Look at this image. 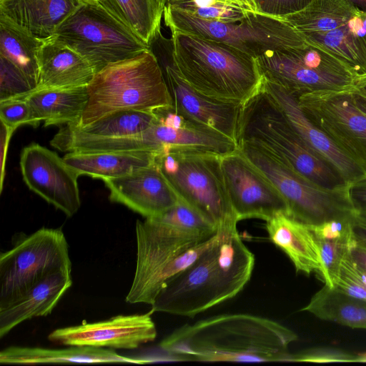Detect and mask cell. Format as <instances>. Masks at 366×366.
<instances>
[{
	"label": "cell",
	"instance_id": "1",
	"mask_svg": "<svg viewBox=\"0 0 366 366\" xmlns=\"http://www.w3.org/2000/svg\"><path fill=\"white\" fill-rule=\"evenodd\" d=\"M297 335L272 320L223 314L186 324L159 343L172 360L199 362H292L289 346Z\"/></svg>",
	"mask_w": 366,
	"mask_h": 366
},
{
	"label": "cell",
	"instance_id": "2",
	"mask_svg": "<svg viewBox=\"0 0 366 366\" xmlns=\"http://www.w3.org/2000/svg\"><path fill=\"white\" fill-rule=\"evenodd\" d=\"M237 224L218 228L216 241L164 284L151 305L154 312L194 317L244 289L255 257L242 241Z\"/></svg>",
	"mask_w": 366,
	"mask_h": 366
},
{
	"label": "cell",
	"instance_id": "3",
	"mask_svg": "<svg viewBox=\"0 0 366 366\" xmlns=\"http://www.w3.org/2000/svg\"><path fill=\"white\" fill-rule=\"evenodd\" d=\"M171 64L199 93L244 104L262 87L257 59L227 44L171 31Z\"/></svg>",
	"mask_w": 366,
	"mask_h": 366
},
{
	"label": "cell",
	"instance_id": "4",
	"mask_svg": "<svg viewBox=\"0 0 366 366\" xmlns=\"http://www.w3.org/2000/svg\"><path fill=\"white\" fill-rule=\"evenodd\" d=\"M217 230L181 199L160 216L137 220L136 269L126 301L152 305L157 279L164 269Z\"/></svg>",
	"mask_w": 366,
	"mask_h": 366
},
{
	"label": "cell",
	"instance_id": "5",
	"mask_svg": "<svg viewBox=\"0 0 366 366\" xmlns=\"http://www.w3.org/2000/svg\"><path fill=\"white\" fill-rule=\"evenodd\" d=\"M87 92L81 121L74 124L80 127L116 112H152L173 105L160 62L150 49L96 73Z\"/></svg>",
	"mask_w": 366,
	"mask_h": 366
},
{
	"label": "cell",
	"instance_id": "6",
	"mask_svg": "<svg viewBox=\"0 0 366 366\" xmlns=\"http://www.w3.org/2000/svg\"><path fill=\"white\" fill-rule=\"evenodd\" d=\"M246 142L271 153L294 171L327 189L350 187L341 175L314 153L262 86L242 105L237 143Z\"/></svg>",
	"mask_w": 366,
	"mask_h": 366
},
{
	"label": "cell",
	"instance_id": "7",
	"mask_svg": "<svg viewBox=\"0 0 366 366\" xmlns=\"http://www.w3.org/2000/svg\"><path fill=\"white\" fill-rule=\"evenodd\" d=\"M282 19L359 79L366 76V11L350 0H311L303 9Z\"/></svg>",
	"mask_w": 366,
	"mask_h": 366
},
{
	"label": "cell",
	"instance_id": "8",
	"mask_svg": "<svg viewBox=\"0 0 366 366\" xmlns=\"http://www.w3.org/2000/svg\"><path fill=\"white\" fill-rule=\"evenodd\" d=\"M220 155L168 150L155 164L179 198L217 229L237 223L224 185Z\"/></svg>",
	"mask_w": 366,
	"mask_h": 366
},
{
	"label": "cell",
	"instance_id": "9",
	"mask_svg": "<svg viewBox=\"0 0 366 366\" xmlns=\"http://www.w3.org/2000/svg\"><path fill=\"white\" fill-rule=\"evenodd\" d=\"M52 38L82 56L95 74L149 49L130 27L105 9L84 1L61 22Z\"/></svg>",
	"mask_w": 366,
	"mask_h": 366
},
{
	"label": "cell",
	"instance_id": "10",
	"mask_svg": "<svg viewBox=\"0 0 366 366\" xmlns=\"http://www.w3.org/2000/svg\"><path fill=\"white\" fill-rule=\"evenodd\" d=\"M239 149L276 187L285 199L287 214L310 225L334 219L354 218L356 211L350 187L331 190L305 178L265 149L246 142Z\"/></svg>",
	"mask_w": 366,
	"mask_h": 366
},
{
	"label": "cell",
	"instance_id": "11",
	"mask_svg": "<svg viewBox=\"0 0 366 366\" xmlns=\"http://www.w3.org/2000/svg\"><path fill=\"white\" fill-rule=\"evenodd\" d=\"M163 21L170 31H182L221 42L256 59L269 51L307 43L284 19L261 14L225 22L199 19L166 6Z\"/></svg>",
	"mask_w": 366,
	"mask_h": 366
},
{
	"label": "cell",
	"instance_id": "12",
	"mask_svg": "<svg viewBox=\"0 0 366 366\" xmlns=\"http://www.w3.org/2000/svg\"><path fill=\"white\" fill-rule=\"evenodd\" d=\"M262 76L298 95L354 88L359 79L342 61L310 44L267 51L257 58Z\"/></svg>",
	"mask_w": 366,
	"mask_h": 366
},
{
	"label": "cell",
	"instance_id": "13",
	"mask_svg": "<svg viewBox=\"0 0 366 366\" xmlns=\"http://www.w3.org/2000/svg\"><path fill=\"white\" fill-rule=\"evenodd\" d=\"M71 269L69 246L59 229L41 228L0 256V309L50 274Z\"/></svg>",
	"mask_w": 366,
	"mask_h": 366
},
{
	"label": "cell",
	"instance_id": "14",
	"mask_svg": "<svg viewBox=\"0 0 366 366\" xmlns=\"http://www.w3.org/2000/svg\"><path fill=\"white\" fill-rule=\"evenodd\" d=\"M352 89L306 92L298 95V102L307 118L366 171V115L357 106Z\"/></svg>",
	"mask_w": 366,
	"mask_h": 366
},
{
	"label": "cell",
	"instance_id": "15",
	"mask_svg": "<svg viewBox=\"0 0 366 366\" xmlns=\"http://www.w3.org/2000/svg\"><path fill=\"white\" fill-rule=\"evenodd\" d=\"M224 185L237 221L257 218L267 221L287 214L286 202L274 184L237 148L221 156Z\"/></svg>",
	"mask_w": 366,
	"mask_h": 366
},
{
	"label": "cell",
	"instance_id": "16",
	"mask_svg": "<svg viewBox=\"0 0 366 366\" xmlns=\"http://www.w3.org/2000/svg\"><path fill=\"white\" fill-rule=\"evenodd\" d=\"M27 187L47 202L71 217L81 206L79 175L56 153L39 144L25 147L20 157Z\"/></svg>",
	"mask_w": 366,
	"mask_h": 366
},
{
	"label": "cell",
	"instance_id": "17",
	"mask_svg": "<svg viewBox=\"0 0 366 366\" xmlns=\"http://www.w3.org/2000/svg\"><path fill=\"white\" fill-rule=\"evenodd\" d=\"M153 312L151 310L145 314L118 315L97 322L59 328L51 332L48 338L68 346L135 349L157 337Z\"/></svg>",
	"mask_w": 366,
	"mask_h": 366
},
{
	"label": "cell",
	"instance_id": "18",
	"mask_svg": "<svg viewBox=\"0 0 366 366\" xmlns=\"http://www.w3.org/2000/svg\"><path fill=\"white\" fill-rule=\"evenodd\" d=\"M262 86L273 98L303 142L331 165L351 186L366 180V171L343 153L305 115L298 102V94L263 78Z\"/></svg>",
	"mask_w": 366,
	"mask_h": 366
},
{
	"label": "cell",
	"instance_id": "19",
	"mask_svg": "<svg viewBox=\"0 0 366 366\" xmlns=\"http://www.w3.org/2000/svg\"><path fill=\"white\" fill-rule=\"evenodd\" d=\"M152 113L154 121L147 132L158 153L194 151L223 156L238 148L234 141L194 123L177 112L173 105L159 108Z\"/></svg>",
	"mask_w": 366,
	"mask_h": 366
},
{
	"label": "cell",
	"instance_id": "20",
	"mask_svg": "<svg viewBox=\"0 0 366 366\" xmlns=\"http://www.w3.org/2000/svg\"><path fill=\"white\" fill-rule=\"evenodd\" d=\"M164 74L173 107L177 112L194 123L237 142L242 104L217 100L199 93L179 76L171 64L165 66Z\"/></svg>",
	"mask_w": 366,
	"mask_h": 366
},
{
	"label": "cell",
	"instance_id": "21",
	"mask_svg": "<svg viewBox=\"0 0 366 366\" xmlns=\"http://www.w3.org/2000/svg\"><path fill=\"white\" fill-rule=\"evenodd\" d=\"M112 202L122 204L145 218L162 215L180 200L155 162L123 177L103 180Z\"/></svg>",
	"mask_w": 366,
	"mask_h": 366
},
{
	"label": "cell",
	"instance_id": "22",
	"mask_svg": "<svg viewBox=\"0 0 366 366\" xmlns=\"http://www.w3.org/2000/svg\"><path fill=\"white\" fill-rule=\"evenodd\" d=\"M38 58L36 90L86 86L95 74L87 60L53 38L43 41Z\"/></svg>",
	"mask_w": 366,
	"mask_h": 366
},
{
	"label": "cell",
	"instance_id": "23",
	"mask_svg": "<svg viewBox=\"0 0 366 366\" xmlns=\"http://www.w3.org/2000/svg\"><path fill=\"white\" fill-rule=\"evenodd\" d=\"M71 284L69 270L50 274L11 304L0 309V337L25 320L51 314Z\"/></svg>",
	"mask_w": 366,
	"mask_h": 366
},
{
	"label": "cell",
	"instance_id": "24",
	"mask_svg": "<svg viewBox=\"0 0 366 366\" xmlns=\"http://www.w3.org/2000/svg\"><path fill=\"white\" fill-rule=\"evenodd\" d=\"M266 229L271 242L286 254L297 272L320 274V250L311 225L280 212L266 221Z\"/></svg>",
	"mask_w": 366,
	"mask_h": 366
},
{
	"label": "cell",
	"instance_id": "25",
	"mask_svg": "<svg viewBox=\"0 0 366 366\" xmlns=\"http://www.w3.org/2000/svg\"><path fill=\"white\" fill-rule=\"evenodd\" d=\"M81 0H0V16L41 41L53 37L56 29Z\"/></svg>",
	"mask_w": 366,
	"mask_h": 366
},
{
	"label": "cell",
	"instance_id": "26",
	"mask_svg": "<svg viewBox=\"0 0 366 366\" xmlns=\"http://www.w3.org/2000/svg\"><path fill=\"white\" fill-rule=\"evenodd\" d=\"M149 362L148 360L121 355L112 350L89 346H71L65 349L11 346L0 352L1 365Z\"/></svg>",
	"mask_w": 366,
	"mask_h": 366
},
{
	"label": "cell",
	"instance_id": "27",
	"mask_svg": "<svg viewBox=\"0 0 366 366\" xmlns=\"http://www.w3.org/2000/svg\"><path fill=\"white\" fill-rule=\"evenodd\" d=\"M157 154L149 151L71 152L63 159L79 176L104 180L123 177L152 165Z\"/></svg>",
	"mask_w": 366,
	"mask_h": 366
},
{
	"label": "cell",
	"instance_id": "28",
	"mask_svg": "<svg viewBox=\"0 0 366 366\" xmlns=\"http://www.w3.org/2000/svg\"><path fill=\"white\" fill-rule=\"evenodd\" d=\"M87 86L34 89L26 99L35 119L44 127L67 124H79L88 102Z\"/></svg>",
	"mask_w": 366,
	"mask_h": 366
},
{
	"label": "cell",
	"instance_id": "29",
	"mask_svg": "<svg viewBox=\"0 0 366 366\" xmlns=\"http://www.w3.org/2000/svg\"><path fill=\"white\" fill-rule=\"evenodd\" d=\"M154 121L152 112L119 111L84 127L74 124H64L52 139H108L136 135L147 129Z\"/></svg>",
	"mask_w": 366,
	"mask_h": 366
},
{
	"label": "cell",
	"instance_id": "30",
	"mask_svg": "<svg viewBox=\"0 0 366 366\" xmlns=\"http://www.w3.org/2000/svg\"><path fill=\"white\" fill-rule=\"evenodd\" d=\"M99 5L130 27L148 46L161 32L167 0H81Z\"/></svg>",
	"mask_w": 366,
	"mask_h": 366
},
{
	"label": "cell",
	"instance_id": "31",
	"mask_svg": "<svg viewBox=\"0 0 366 366\" xmlns=\"http://www.w3.org/2000/svg\"><path fill=\"white\" fill-rule=\"evenodd\" d=\"M325 321L366 330V301L325 285L300 310Z\"/></svg>",
	"mask_w": 366,
	"mask_h": 366
},
{
	"label": "cell",
	"instance_id": "32",
	"mask_svg": "<svg viewBox=\"0 0 366 366\" xmlns=\"http://www.w3.org/2000/svg\"><path fill=\"white\" fill-rule=\"evenodd\" d=\"M42 43L23 28L0 16V56L21 69L34 89L38 84V55Z\"/></svg>",
	"mask_w": 366,
	"mask_h": 366
},
{
	"label": "cell",
	"instance_id": "33",
	"mask_svg": "<svg viewBox=\"0 0 366 366\" xmlns=\"http://www.w3.org/2000/svg\"><path fill=\"white\" fill-rule=\"evenodd\" d=\"M166 6L199 19L225 22L259 14L246 0H167Z\"/></svg>",
	"mask_w": 366,
	"mask_h": 366
},
{
	"label": "cell",
	"instance_id": "34",
	"mask_svg": "<svg viewBox=\"0 0 366 366\" xmlns=\"http://www.w3.org/2000/svg\"><path fill=\"white\" fill-rule=\"evenodd\" d=\"M352 239H329L317 238L320 259L321 277L325 285L334 287L338 279L343 259L349 253Z\"/></svg>",
	"mask_w": 366,
	"mask_h": 366
},
{
	"label": "cell",
	"instance_id": "35",
	"mask_svg": "<svg viewBox=\"0 0 366 366\" xmlns=\"http://www.w3.org/2000/svg\"><path fill=\"white\" fill-rule=\"evenodd\" d=\"M34 89L23 71L0 56V101L26 97Z\"/></svg>",
	"mask_w": 366,
	"mask_h": 366
},
{
	"label": "cell",
	"instance_id": "36",
	"mask_svg": "<svg viewBox=\"0 0 366 366\" xmlns=\"http://www.w3.org/2000/svg\"><path fill=\"white\" fill-rule=\"evenodd\" d=\"M334 287L366 301V269L357 264L349 253L342 262Z\"/></svg>",
	"mask_w": 366,
	"mask_h": 366
},
{
	"label": "cell",
	"instance_id": "37",
	"mask_svg": "<svg viewBox=\"0 0 366 366\" xmlns=\"http://www.w3.org/2000/svg\"><path fill=\"white\" fill-rule=\"evenodd\" d=\"M26 97L0 101L1 122L14 132L24 124L34 128L39 125L40 122L35 119Z\"/></svg>",
	"mask_w": 366,
	"mask_h": 366
},
{
	"label": "cell",
	"instance_id": "38",
	"mask_svg": "<svg viewBox=\"0 0 366 366\" xmlns=\"http://www.w3.org/2000/svg\"><path fill=\"white\" fill-rule=\"evenodd\" d=\"M292 362H366V352L352 353L333 347H315L292 354Z\"/></svg>",
	"mask_w": 366,
	"mask_h": 366
},
{
	"label": "cell",
	"instance_id": "39",
	"mask_svg": "<svg viewBox=\"0 0 366 366\" xmlns=\"http://www.w3.org/2000/svg\"><path fill=\"white\" fill-rule=\"evenodd\" d=\"M259 14L277 18L303 9L311 0H254Z\"/></svg>",
	"mask_w": 366,
	"mask_h": 366
},
{
	"label": "cell",
	"instance_id": "40",
	"mask_svg": "<svg viewBox=\"0 0 366 366\" xmlns=\"http://www.w3.org/2000/svg\"><path fill=\"white\" fill-rule=\"evenodd\" d=\"M350 195L356 217L366 220V180L350 186Z\"/></svg>",
	"mask_w": 366,
	"mask_h": 366
},
{
	"label": "cell",
	"instance_id": "41",
	"mask_svg": "<svg viewBox=\"0 0 366 366\" xmlns=\"http://www.w3.org/2000/svg\"><path fill=\"white\" fill-rule=\"evenodd\" d=\"M14 131L1 122V178L0 191L2 192L5 177V166L9 143Z\"/></svg>",
	"mask_w": 366,
	"mask_h": 366
},
{
	"label": "cell",
	"instance_id": "42",
	"mask_svg": "<svg viewBox=\"0 0 366 366\" xmlns=\"http://www.w3.org/2000/svg\"><path fill=\"white\" fill-rule=\"evenodd\" d=\"M349 254L357 264L366 269V242L356 238L354 235Z\"/></svg>",
	"mask_w": 366,
	"mask_h": 366
},
{
	"label": "cell",
	"instance_id": "43",
	"mask_svg": "<svg viewBox=\"0 0 366 366\" xmlns=\"http://www.w3.org/2000/svg\"><path fill=\"white\" fill-rule=\"evenodd\" d=\"M352 231L355 237L366 242V220L355 216L352 220Z\"/></svg>",
	"mask_w": 366,
	"mask_h": 366
},
{
	"label": "cell",
	"instance_id": "44",
	"mask_svg": "<svg viewBox=\"0 0 366 366\" xmlns=\"http://www.w3.org/2000/svg\"><path fill=\"white\" fill-rule=\"evenodd\" d=\"M352 95L357 106L366 115V94L355 86L352 89Z\"/></svg>",
	"mask_w": 366,
	"mask_h": 366
},
{
	"label": "cell",
	"instance_id": "45",
	"mask_svg": "<svg viewBox=\"0 0 366 366\" xmlns=\"http://www.w3.org/2000/svg\"><path fill=\"white\" fill-rule=\"evenodd\" d=\"M355 86L366 94V76L360 79Z\"/></svg>",
	"mask_w": 366,
	"mask_h": 366
},
{
	"label": "cell",
	"instance_id": "46",
	"mask_svg": "<svg viewBox=\"0 0 366 366\" xmlns=\"http://www.w3.org/2000/svg\"><path fill=\"white\" fill-rule=\"evenodd\" d=\"M360 9L366 11V0H350Z\"/></svg>",
	"mask_w": 366,
	"mask_h": 366
}]
</instances>
